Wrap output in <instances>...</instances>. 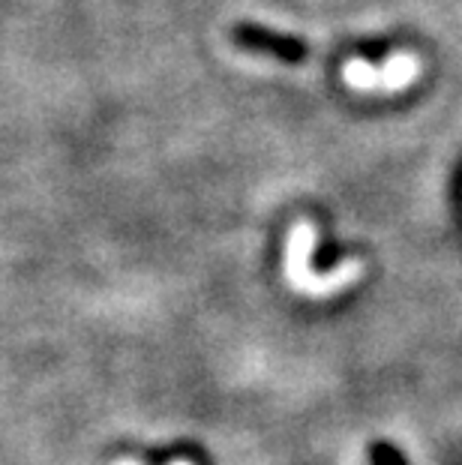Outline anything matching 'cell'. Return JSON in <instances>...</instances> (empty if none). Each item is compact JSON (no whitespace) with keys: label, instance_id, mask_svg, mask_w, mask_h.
Returning <instances> with one entry per match:
<instances>
[{"label":"cell","instance_id":"3957f363","mask_svg":"<svg viewBox=\"0 0 462 465\" xmlns=\"http://www.w3.org/2000/svg\"><path fill=\"white\" fill-rule=\"evenodd\" d=\"M238 43L243 48H252V52L280 57V61H285V64H298V61H303V54H307V48H303L298 39L277 36V34H268V31H255V27H241Z\"/></svg>","mask_w":462,"mask_h":465},{"label":"cell","instance_id":"8992f818","mask_svg":"<svg viewBox=\"0 0 462 465\" xmlns=\"http://www.w3.org/2000/svg\"><path fill=\"white\" fill-rule=\"evenodd\" d=\"M169 465H195V462H190V460H174V462H169Z\"/></svg>","mask_w":462,"mask_h":465},{"label":"cell","instance_id":"277c9868","mask_svg":"<svg viewBox=\"0 0 462 465\" xmlns=\"http://www.w3.org/2000/svg\"><path fill=\"white\" fill-rule=\"evenodd\" d=\"M372 465H406V460L393 450V444H376L372 448Z\"/></svg>","mask_w":462,"mask_h":465},{"label":"cell","instance_id":"7a4b0ae2","mask_svg":"<svg viewBox=\"0 0 462 465\" xmlns=\"http://www.w3.org/2000/svg\"><path fill=\"white\" fill-rule=\"evenodd\" d=\"M418 75H420V57L408 52H397L381 66L369 61H349L346 69H342L346 84L355 87V91H367V94L402 91V87H408L411 82H418Z\"/></svg>","mask_w":462,"mask_h":465},{"label":"cell","instance_id":"5b68a950","mask_svg":"<svg viewBox=\"0 0 462 465\" xmlns=\"http://www.w3.org/2000/svg\"><path fill=\"white\" fill-rule=\"evenodd\" d=\"M112 465H144V462H139V460H133V457H123V460H114Z\"/></svg>","mask_w":462,"mask_h":465},{"label":"cell","instance_id":"6da1fadb","mask_svg":"<svg viewBox=\"0 0 462 465\" xmlns=\"http://www.w3.org/2000/svg\"><path fill=\"white\" fill-rule=\"evenodd\" d=\"M312 250H316V229H312L310 223H298L289 234V246H285V276H289L291 289L310 294V298H328V294L349 289V285L360 280V273L367 271V264L360 259H349V262H342L337 271L321 276L310 267Z\"/></svg>","mask_w":462,"mask_h":465}]
</instances>
